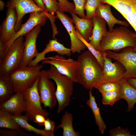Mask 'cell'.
<instances>
[{"mask_svg": "<svg viewBox=\"0 0 136 136\" xmlns=\"http://www.w3.org/2000/svg\"><path fill=\"white\" fill-rule=\"evenodd\" d=\"M126 79L129 84L136 88V78H129Z\"/></svg>", "mask_w": 136, "mask_h": 136, "instance_id": "41", "label": "cell"}, {"mask_svg": "<svg viewBox=\"0 0 136 136\" xmlns=\"http://www.w3.org/2000/svg\"><path fill=\"white\" fill-rule=\"evenodd\" d=\"M50 65V68L47 71L49 79L53 80L56 84L57 113L59 114L69 105L73 92L74 82L68 77L59 72L54 66Z\"/></svg>", "mask_w": 136, "mask_h": 136, "instance_id": "3", "label": "cell"}, {"mask_svg": "<svg viewBox=\"0 0 136 136\" xmlns=\"http://www.w3.org/2000/svg\"><path fill=\"white\" fill-rule=\"evenodd\" d=\"M41 101L44 108H53L57 102L54 84L50 80L47 71H41L38 85Z\"/></svg>", "mask_w": 136, "mask_h": 136, "instance_id": "8", "label": "cell"}, {"mask_svg": "<svg viewBox=\"0 0 136 136\" xmlns=\"http://www.w3.org/2000/svg\"><path fill=\"white\" fill-rule=\"evenodd\" d=\"M37 5L44 12L48 13L42 0H34Z\"/></svg>", "mask_w": 136, "mask_h": 136, "instance_id": "39", "label": "cell"}, {"mask_svg": "<svg viewBox=\"0 0 136 136\" xmlns=\"http://www.w3.org/2000/svg\"><path fill=\"white\" fill-rule=\"evenodd\" d=\"M46 46L43 51L38 53L37 56L30 62L28 66H35L38 64L39 62L45 59V55L50 52H56L61 56L65 55L70 56L72 55L71 49L65 47L62 44L59 43L56 39L49 40L48 43Z\"/></svg>", "mask_w": 136, "mask_h": 136, "instance_id": "18", "label": "cell"}, {"mask_svg": "<svg viewBox=\"0 0 136 136\" xmlns=\"http://www.w3.org/2000/svg\"><path fill=\"white\" fill-rule=\"evenodd\" d=\"M49 13L44 11H36L29 13V18L26 22L22 24L19 30L7 44V48L18 37L24 36L29 32L36 25L40 24L44 25L46 23Z\"/></svg>", "mask_w": 136, "mask_h": 136, "instance_id": "16", "label": "cell"}, {"mask_svg": "<svg viewBox=\"0 0 136 136\" xmlns=\"http://www.w3.org/2000/svg\"><path fill=\"white\" fill-rule=\"evenodd\" d=\"M39 77L33 85L23 92L26 103V109L25 116L28 121H33L35 115L37 114H41L46 118L48 113L42 108L40 96L38 89Z\"/></svg>", "mask_w": 136, "mask_h": 136, "instance_id": "6", "label": "cell"}, {"mask_svg": "<svg viewBox=\"0 0 136 136\" xmlns=\"http://www.w3.org/2000/svg\"><path fill=\"white\" fill-rule=\"evenodd\" d=\"M58 4V11L62 13H73L75 9L74 4L67 0H57Z\"/></svg>", "mask_w": 136, "mask_h": 136, "instance_id": "34", "label": "cell"}, {"mask_svg": "<svg viewBox=\"0 0 136 136\" xmlns=\"http://www.w3.org/2000/svg\"><path fill=\"white\" fill-rule=\"evenodd\" d=\"M105 51L108 57L118 61L124 67L125 71L123 78H136V51L134 48L129 47L118 53L110 50Z\"/></svg>", "mask_w": 136, "mask_h": 136, "instance_id": "7", "label": "cell"}, {"mask_svg": "<svg viewBox=\"0 0 136 136\" xmlns=\"http://www.w3.org/2000/svg\"><path fill=\"white\" fill-rule=\"evenodd\" d=\"M6 6L8 8H14L16 10L17 20L15 30L16 32L21 28L24 15L34 11H44L37 5L34 0H9L6 3Z\"/></svg>", "mask_w": 136, "mask_h": 136, "instance_id": "12", "label": "cell"}, {"mask_svg": "<svg viewBox=\"0 0 136 136\" xmlns=\"http://www.w3.org/2000/svg\"><path fill=\"white\" fill-rule=\"evenodd\" d=\"M128 47H136V33L122 26L108 31L102 38L99 51L118 50Z\"/></svg>", "mask_w": 136, "mask_h": 136, "instance_id": "2", "label": "cell"}, {"mask_svg": "<svg viewBox=\"0 0 136 136\" xmlns=\"http://www.w3.org/2000/svg\"><path fill=\"white\" fill-rule=\"evenodd\" d=\"M101 4L100 0H87L84 8L86 11V18L92 19L96 15V8Z\"/></svg>", "mask_w": 136, "mask_h": 136, "instance_id": "30", "label": "cell"}, {"mask_svg": "<svg viewBox=\"0 0 136 136\" xmlns=\"http://www.w3.org/2000/svg\"><path fill=\"white\" fill-rule=\"evenodd\" d=\"M6 14L0 27V42L6 46L17 32L15 26L17 20V12L14 8H8Z\"/></svg>", "mask_w": 136, "mask_h": 136, "instance_id": "15", "label": "cell"}, {"mask_svg": "<svg viewBox=\"0 0 136 136\" xmlns=\"http://www.w3.org/2000/svg\"><path fill=\"white\" fill-rule=\"evenodd\" d=\"M45 64L53 65L60 73L68 77L74 83H77L76 75L78 64L77 60H74L71 58L67 59L59 55L45 57L42 62V64Z\"/></svg>", "mask_w": 136, "mask_h": 136, "instance_id": "9", "label": "cell"}, {"mask_svg": "<svg viewBox=\"0 0 136 136\" xmlns=\"http://www.w3.org/2000/svg\"><path fill=\"white\" fill-rule=\"evenodd\" d=\"M55 125V123L54 121L47 118L44 123V129L46 131L54 134Z\"/></svg>", "mask_w": 136, "mask_h": 136, "instance_id": "37", "label": "cell"}, {"mask_svg": "<svg viewBox=\"0 0 136 136\" xmlns=\"http://www.w3.org/2000/svg\"><path fill=\"white\" fill-rule=\"evenodd\" d=\"M6 49V46L2 43L0 42V59L4 55Z\"/></svg>", "mask_w": 136, "mask_h": 136, "instance_id": "40", "label": "cell"}, {"mask_svg": "<svg viewBox=\"0 0 136 136\" xmlns=\"http://www.w3.org/2000/svg\"><path fill=\"white\" fill-rule=\"evenodd\" d=\"M0 128L11 129H21L10 113L0 110Z\"/></svg>", "mask_w": 136, "mask_h": 136, "instance_id": "27", "label": "cell"}, {"mask_svg": "<svg viewBox=\"0 0 136 136\" xmlns=\"http://www.w3.org/2000/svg\"><path fill=\"white\" fill-rule=\"evenodd\" d=\"M74 3L75 9L73 13L78 15L81 18H85L84 7L87 0H73Z\"/></svg>", "mask_w": 136, "mask_h": 136, "instance_id": "33", "label": "cell"}, {"mask_svg": "<svg viewBox=\"0 0 136 136\" xmlns=\"http://www.w3.org/2000/svg\"><path fill=\"white\" fill-rule=\"evenodd\" d=\"M5 6V4L4 2L2 0H0V9L1 11L3 10Z\"/></svg>", "mask_w": 136, "mask_h": 136, "instance_id": "42", "label": "cell"}, {"mask_svg": "<svg viewBox=\"0 0 136 136\" xmlns=\"http://www.w3.org/2000/svg\"><path fill=\"white\" fill-rule=\"evenodd\" d=\"M23 36L17 38L7 48L0 59V74L9 75L21 67L24 47Z\"/></svg>", "mask_w": 136, "mask_h": 136, "instance_id": "4", "label": "cell"}, {"mask_svg": "<svg viewBox=\"0 0 136 136\" xmlns=\"http://www.w3.org/2000/svg\"><path fill=\"white\" fill-rule=\"evenodd\" d=\"M118 82L120 87L121 99L127 102V112H129L133 109L136 103V88L129 84L126 78H123Z\"/></svg>", "mask_w": 136, "mask_h": 136, "instance_id": "21", "label": "cell"}, {"mask_svg": "<svg viewBox=\"0 0 136 136\" xmlns=\"http://www.w3.org/2000/svg\"><path fill=\"white\" fill-rule=\"evenodd\" d=\"M46 118L41 114H37L34 116L33 121L40 126H44V123Z\"/></svg>", "mask_w": 136, "mask_h": 136, "instance_id": "38", "label": "cell"}, {"mask_svg": "<svg viewBox=\"0 0 136 136\" xmlns=\"http://www.w3.org/2000/svg\"><path fill=\"white\" fill-rule=\"evenodd\" d=\"M71 14L76 30L82 38L89 42L92 35L93 23L92 19L80 18L73 13Z\"/></svg>", "mask_w": 136, "mask_h": 136, "instance_id": "22", "label": "cell"}, {"mask_svg": "<svg viewBox=\"0 0 136 136\" xmlns=\"http://www.w3.org/2000/svg\"><path fill=\"white\" fill-rule=\"evenodd\" d=\"M76 72L77 83L87 89L98 85L102 76L103 68L96 57L88 50L77 58Z\"/></svg>", "mask_w": 136, "mask_h": 136, "instance_id": "1", "label": "cell"}, {"mask_svg": "<svg viewBox=\"0 0 136 136\" xmlns=\"http://www.w3.org/2000/svg\"><path fill=\"white\" fill-rule=\"evenodd\" d=\"M101 52L104 57V62L101 79L99 84L118 82L123 78L125 71L124 67L117 61L112 62L110 58L107 56L105 51Z\"/></svg>", "mask_w": 136, "mask_h": 136, "instance_id": "10", "label": "cell"}, {"mask_svg": "<svg viewBox=\"0 0 136 136\" xmlns=\"http://www.w3.org/2000/svg\"><path fill=\"white\" fill-rule=\"evenodd\" d=\"M101 93L119 90V85L118 82H108L100 84L95 87Z\"/></svg>", "mask_w": 136, "mask_h": 136, "instance_id": "32", "label": "cell"}, {"mask_svg": "<svg viewBox=\"0 0 136 136\" xmlns=\"http://www.w3.org/2000/svg\"><path fill=\"white\" fill-rule=\"evenodd\" d=\"M26 103L23 91L15 92L8 100L0 104V110L12 115L21 114L25 112Z\"/></svg>", "mask_w": 136, "mask_h": 136, "instance_id": "17", "label": "cell"}, {"mask_svg": "<svg viewBox=\"0 0 136 136\" xmlns=\"http://www.w3.org/2000/svg\"><path fill=\"white\" fill-rule=\"evenodd\" d=\"M47 10L52 16L55 17L54 13L58 11V4L57 0H42Z\"/></svg>", "mask_w": 136, "mask_h": 136, "instance_id": "35", "label": "cell"}, {"mask_svg": "<svg viewBox=\"0 0 136 136\" xmlns=\"http://www.w3.org/2000/svg\"><path fill=\"white\" fill-rule=\"evenodd\" d=\"M56 18H58L62 22L69 33L71 40V52L80 53L84 50L86 47L84 44L77 37L76 33L75 27L73 24L72 18L64 13L57 11L55 13Z\"/></svg>", "mask_w": 136, "mask_h": 136, "instance_id": "14", "label": "cell"}, {"mask_svg": "<svg viewBox=\"0 0 136 136\" xmlns=\"http://www.w3.org/2000/svg\"><path fill=\"white\" fill-rule=\"evenodd\" d=\"M42 66H21L9 76L13 83L15 92L23 91L32 87L39 77Z\"/></svg>", "mask_w": 136, "mask_h": 136, "instance_id": "5", "label": "cell"}, {"mask_svg": "<svg viewBox=\"0 0 136 136\" xmlns=\"http://www.w3.org/2000/svg\"><path fill=\"white\" fill-rule=\"evenodd\" d=\"M42 26L38 24L25 35L24 47L21 66L28 65L38 54L36 47L37 37L41 31Z\"/></svg>", "mask_w": 136, "mask_h": 136, "instance_id": "13", "label": "cell"}, {"mask_svg": "<svg viewBox=\"0 0 136 136\" xmlns=\"http://www.w3.org/2000/svg\"><path fill=\"white\" fill-rule=\"evenodd\" d=\"M89 98L87 100L86 104L91 110L98 130L103 134L106 129V126L101 115L99 108L96 102L95 97L92 94V89H89Z\"/></svg>", "mask_w": 136, "mask_h": 136, "instance_id": "24", "label": "cell"}, {"mask_svg": "<svg viewBox=\"0 0 136 136\" xmlns=\"http://www.w3.org/2000/svg\"><path fill=\"white\" fill-rule=\"evenodd\" d=\"M101 94L102 104L104 105L112 106L116 101L121 99L119 90L106 92Z\"/></svg>", "mask_w": 136, "mask_h": 136, "instance_id": "28", "label": "cell"}, {"mask_svg": "<svg viewBox=\"0 0 136 136\" xmlns=\"http://www.w3.org/2000/svg\"><path fill=\"white\" fill-rule=\"evenodd\" d=\"M76 33L78 38L84 44L88 50L96 57L103 69L104 65V59L101 53L95 50L88 42L85 40L76 30Z\"/></svg>", "mask_w": 136, "mask_h": 136, "instance_id": "29", "label": "cell"}, {"mask_svg": "<svg viewBox=\"0 0 136 136\" xmlns=\"http://www.w3.org/2000/svg\"><path fill=\"white\" fill-rule=\"evenodd\" d=\"M92 19L93 25L92 35L89 43L95 50L99 51L101 40L108 31L106 22L104 19L96 14Z\"/></svg>", "mask_w": 136, "mask_h": 136, "instance_id": "19", "label": "cell"}, {"mask_svg": "<svg viewBox=\"0 0 136 136\" xmlns=\"http://www.w3.org/2000/svg\"><path fill=\"white\" fill-rule=\"evenodd\" d=\"M109 133L110 136H136L131 134L127 128H123L120 126L111 129Z\"/></svg>", "mask_w": 136, "mask_h": 136, "instance_id": "36", "label": "cell"}, {"mask_svg": "<svg viewBox=\"0 0 136 136\" xmlns=\"http://www.w3.org/2000/svg\"><path fill=\"white\" fill-rule=\"evenodd\" d=\"M13 118L19 125L21 128L29 132H33L37 134H40L43 136H54V134L46 131L44 129H40L34 127L28 122L27 118L24 115L21 114L12 115Z\"/></svg>", "mask_w": 136, "mask_h": 136, "instance_id": "26", "label": "cell"}, {"mask_svg": "<svg viewBox=\"0 0 136 136\" xmlns=\"http://www.w3.org/2000/svg\"><path fill=\"white\" fill-rule=\"evenodd\" d=\"M35 135L26 133L20 129H0V136H34Z\"/></svg>", "mask_w": 136, "mask_h": 136, "instance_id": "31", "label": "cell"}, {"mask_svg": "<svg viewBox=\"0 0 136 136\" xmlns=\"http://www.w3.org/2000/svg\"><path fill=\"white\" fill-rule=\"evenodd\" d=\"M118 11L136 33V0H103Z\"/></svg>", "mask_w": 136, "mask_h": 136, "instance_id": "11", "label": "cell"}, {"mask_svg": "<svg viewBox=\"0 0 136 136\" xmlns=\"http://www.w3.org/2000/svg\"><path fill=\"white\" fill-rule=\"evenodd\" d=\"M72 114L67 111L65 112L61 119V123L56 128H62L63 130L62 136H80V133L74 130L73 125Z\"/></svg>", "mask_w": 136, "mask_h": 136, "instance_id": "25", "label": "cell"}, {"mask_svg": "<svg viewBox=\"0 0 136 136\" xmlns=\"http://www.w3.org/2000/svg\"><path fill=\"white\" fill-rule=\"evenodd\" d=\"M14 92V85L9 75L0 74V104L9 99Z\"/></svg>", "mask_w": 136, "mask_h": 136, "instance_id": "23", "label": "cell"}, {"mask_svg": "<svg viewBox=\"0 0 136 136\" xmlns=\"http://www.w3.org/2000/svg\"><path fill=\"white\" fill-rule=\"evenodd\" d=\"M96 14L102 17L107 23L109 31H112L115 24H118L127 27L129 25L127 21H121L115 18L113 15L111 9V6L108 4H101L96 8Z\"/></svg>", "mask_w": 136, "mask_h": 136, "instance_id": "20", "label": "cell"}]
</instances>
